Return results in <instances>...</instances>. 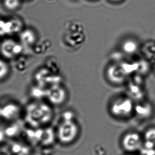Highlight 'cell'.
Instances as JSON below:
<instances>
[{
    "label": "cell",
    "mask_w": 155,
    "mask_h": 155,
    "mask_svg": "<svg viewBox=\"0 0 155 155\" xmlns=\"http://www.w3.org/2000/svg\"><path fill=\"white\" fill-rule=\"evenodd\" d=\"M144 145L147 149H153L155 148V126H152L145 131L143 136Z\"/></svg>",
    "instance_id": "obj_13"
},
{
    "label": "cell",
    "mask_w": 155,
    "mask_h": 155,
    "mask_svg": "<svg viewBox=\"0 0 155 155\" xmlns=\"http://www.w3.org/2000/svg\"><path fill=\"white\" fill-rule=\"evenodd\" d=\"M46 94L51 103L55 105H61L65 102L66 98V92L65 89L57 84L47 90Z\"/></svg>",
    "instance_id": "obj_10"
},
{
    "label": "cell",
    "mask_w": 155,
    "mask_h": 155,
    "mask_svg": "<svg viewBox=\"0 0 155 155\" xmlns=\"http://www.w3.org/2000/svg\"><path fill=\"white\" fill-rule=\"evenodd\" d=\"M10 67L4 59H0V81L5 79L9 76Z\"/></svg>",
    "instance_id": "obj_16"
},
{
    "label": "cell",
    "mask_w": 155,
    "mask_h": 155,
    "mask_svg": "<svg viewBox=\"0 0 155 155\" xmlns=\"http://www.w3.org/2000/svg\"><path fill=\"white\" fill-rule=\"evenodd\" d=\"M22 1V0H21ZM23 1H28V0H23Z\"/></svg>",
    "instance_id": "obj_23"
},
{
    "label": "cell",
    "mask_w": 155,
    "mask_h": 155,
    "mask_svg": "<svg viewBox=\"0 0 155 155\" xmlns=\"http://www.w3.org/2000/svg\"><path fill=\"white\" fill-rule=\"evenodd\" d=\"M4 8L8 11L17 10L21 5V0H3Z\"/></svg>",
    "instance_id": "obj_15"
},
{
    "label": "cell",
    "mask_w": 155,
    "mask_h": 155,
    "mask_svg": "<svg viewBox=\"0 0 155 155\" xmlns=\"http://www.w3.org/2000/svg\"><path fill=\"white\" fill-rule=\"evenodd\" d=\"M1 119L8 121H15L21 114L20 105L13 102L8 103L0 106Z\"/></svg>",
    "instance_id": "obj_7"
},
{
    "label": "cell",
    "mask_w": 155,
    "mask_h": 155,
    "mask_svg": "<svg viewBox=\"0 0 155 155\" xmlns=\"http://www.w3.org/2000/svg\"><path fill=\"white\" fill-rule=\"evenodd\" d=\"M22 44L13 39L6 38L0 43V53L6 60L17 59L23 52Z\"/></svg>",
    "instance_id": "obj_5"
},
{
    "label": "cell",
    "mask_w": 155,
    "mask_h": 155,
    "mask_svg": "<svg viewBox=\"0 0 155 155\" xmlns=\"http://www.w3.org/2000/svg\"><path fill=\"white\" fill-rule=\"evenodd\" d=\"M132 155V154H131V153H130V154H129V155Z\"/></svg>",
    "instance_id": "obj_22"
},
{
    "label": "cell",
    "mask_w": 155,
    "mask_h": 155,
    "mask_svg": "<svg viewBox=\"0 0 155 155\" xmlns=\"http://www.w3.org/2000/svg\"><path fill=\"white\" fill-rule=\"evenodd\" d=\"M153 105L148 101H139L134 105V114L141 120L150 119L153 116Z\"/></svg>",
    "instance_id": "obj_8"
},
{
    "label": "cell",
    "mask_w": 155,
    "mask_h": 155,
    "mask_svg": "<svg viewBox=\"0 0 155 155\" xmlns=\"http://www.w3.org/2000/svg\"><path fill=\"white\" fill-rule=\"evenodd\" d=\"M5 135L4 133V130L0 129V143H2L4 141V139L5 138Z\"/></svg>",
    "instance_id": "obj_19"
},
{
    "label": "cell",
    "mask_w": 155,
    "mask_h": 155,
    "mask_svg": "<svg viewBox=\"0 0 155 155\" xmlns=\"http://www.w3.org/2000/svg\"><path fill=\"white\" fill-rule=\"evenodd\" d=\"M80 128L75 120H64L59 124L56 136L63 145H69L74 142L78 136Z\"/></svg>",
    "instance_id": "obj_3"
},
{
    "label": "cell",
    "mask_w": 155,
    "mask_h": 155,
    "mask_svg": "<svg viewBox=\"0 0 155 155\" xmlns=\"http://www.w3.org/2000/svg\"><path fill=\"white\" fill-rule=\"evenodd\" d=\"M107 77L109 80L115 84H120L125 82L127 72L119 65H111L107 70Z\"/></svg>",
    "instance_id": "obj_9"
},
{
    "label": "cell",
    "mask_w": 155,
    "mask_h": 155,
    "mask_svg": "<svg viewBox=\"0 0 155 155\" xmlns=\"http://www.w3.org/2000/svg\"><path fill=\"white\" fill-rule=\"evenodd\" d=\"M74 118H75V114L72 112H65V113L63 114V119L64 120H68V121L75 120Z\"/></svg>",
    "instance_id": "obj_18"
},
{
    "label": "cell",
    "mask_w": 155,
    "mask_h": 155,
    "mask_svg": "<svg viewBox=\"0 0 155 155\" xmlns=\"http://www.w3.org/2000/svg\"><path fill=\"white\" fill-rule=\"evenodd\" d=\"M111 1H114V2H119V1H120L121 0H111Z\"/></svg>",
    "instance_id": "obj_20"
},
{
    "label": "cell",
    "mask_w": 155,
    "mask_h": 155,
    "mask_svg": "<svg viewBox=\"0 0 155 155\" xmlns=\"http://www.w3.org/2000/svg\"><path fill=\"white\" fill-rule=\"evenodd\" d=\"M129 96L134 101L136 100L137 102L144 100V97L146 95L144 89L141 84L135 83L130 85L129 88Z\"/></svg>",
    "instance_id": "obj_11"
},
{
    "label": "cell",
    "mask_w": 155,
    "mask_h": 155,
    "mask_svg": "<svg viewBox=\"0 0 155 155\" xmlns=\"http://www.w3.org/2000/svg\"><path fill=\"white\" fill-rule=\"evenodd\" d=\"M0 1H3V0H0Z\"/></svg>",
    "instance_id": "obj_24"
},
{
    "label": "cell",
    "mask_w": 155,
    "mask_h": 155,
    "mask_svg": "<svg viewBox=\"0 0 155 155\" xmlns=\"http://www.w3.org/2000/svg\"><path fill=\"white\" fill-rule=\"evenodd\" d=\"M1 119V112H0V119Z\"/></svg>",
    "instance_id": "obj_21"
},
{
    "label": "cell",
    "mask_w": 155,
    "mask_h": 155,
    "mask_svg": "<svg viewBox=\"0 0 155 155\" xmlns=\"http://www.w3.org/2000/svg\"><path fill=\"white\" fill-rule=\"evenodd\" d=\"M121 144L124 151L132 153L140 151L144 145V140L139 133L136 131L127 132L122 137Z\"/></svg>",
    "instance_id": "obj_4"
},
{
    "label": "cell",
    "mask_w": 155,
    "mask_h": 155,
    "mask_svg": "<svg viewBox=\"0 0 155 155\" xmlns=\"http://www.w3.org/2000/svg\"><path fill=\"white\" fill-rule=\"evenodd\" d=\"M137 44L132 40H128L124 43L122 48L125 52L128 54H133L137 50Z\"/></svg>",
    "instance_id": "obj_17"
},
{
    "label": "cell",
    "mask_w": 155,
    "mask_h": 155,
    "mask_svg": "<svg viewBox=\"0 0 155 155\" xmlns=\"http://www.w3.org/2000/svg\"><path fill=\"white\" fill-rule=\"evenodd\" d=\"M54 112L51 105L40 101L29 103L25 111V123L33 129L42 128L53 119Z\"/></svg>",
    "instance_id": "obj_1"
},
{
    "label": "cell",
    "mask_w": 155,
    "mask_h": 155,
    "mask_svg": "<svg viewBox=\"0 0 155 155\" xmlns=\"http://www.w3.org/2000/svg\"><path fill=\"white\" fill-rule=\"evenodd\" d=\"M23 27V22L19 17L0 18V37H9L20 33Z\"/></svg>",
    "instance_id": "obj_6"
},
{
    "label": "cell",
    "mask_w": 155,
    "mask_h": 155,
    "mask_svg": "<svg viewBox=\"0 0 155 155\" xmlns=\"http://www.w3.org/2000/svg\"><path fill=\"white\" fill-rule=\"evenodd\" d=\"M16 122V121L13 122V123L4 129V133L6 137L13 138L18 136L21 132L20 125Z\"/></svg>",
    "instance_id": "obj_14"
},
{
    "label": "cell",
    "mask_w": 155,
    "mask_h": 155,
    "mask_svg": "<svg viewBox=\"0 0 155 155\" xmlns=\"http://www.w3.org/2000/svg\"><path fill=\"white\" fill-rule=\"evenodd\" d=\"M134 101L129 96H120L114 99L110 105L111 115L115 118L126 119L134 112Z\"/></svg>",
    "instance_id": "obj_2"
},
{
    "label": "cell",
    "mask_w": 155,
    "mask_h": 155,
    "mask_svg": "<svg viewBox=\"0 0 155 155\" xmlns=\"http://www.w3.org/2000/svg\"><path fill=\"white\" fill-rule=\"evenodd\" d=\"M20 40L21 44L27 46L32 45L36 42V36L33 30L27 29L22 30L20 33Z\"/></svg>",
    "instance_id": "obj_12"
}]
</instances>
